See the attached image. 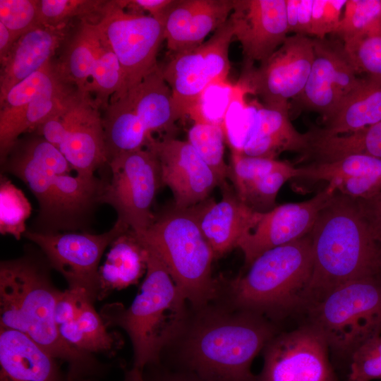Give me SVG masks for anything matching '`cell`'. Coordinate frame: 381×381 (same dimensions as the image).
I'll use <instances>...</instances> for the list:
<instances>
[{"label":"cell","instance_id":"6da1fadb","mask_svg":"<svg viewBox=\"0 0 381 381\" xmlns=\"http://www.w3.org/2000/svg\"><path fill=\"white\" fill-rule=\"evenodd\" d=\"M193 309L174 342L181 370L205 381H257L251 365L279 333L275 323L229 304Z\"/></svg>","mask_w":381,"mask_h":381},{"label":"cell","instance_id":"7a4b0ae2","mask_svg":"<svg viewBox=\"0 0 381 381\" xmlns=\"http://www.w3.org/2000/svg\"><path fill=\"white\" fill-rule=\"evenodd\" d=\"M310 234L313 269L301 312L341 284L381 277V229L359 199L336 191Z\"/></svg>","mask_w":381,"mask_h":381},{"label":"cell","instance_id":"3957f363","mask_svg":"<svg viewBox=\"0 0 381 381\" xmlns=\"http://www.w3.org/2000/svg\"><path fill=\"white\" fill-rule=\"evenodd\" d=\"M1 163L37 199L38 232L77 230L99 204L103 179L73 174L58 148L36 133L19 138Z\"/></svg>","mask_w":381,"mask_h":381},{"label":"cell","instance_id":"277c9868","mask_svg":"<svg viewBox=\"0 0 381 381\" xmlns=\"http://www.w3.org/2000/svg\"><path fill=\"white\" fill-rule=\"evenodd\" d=\"M61 291L31 260L20 258L1 262L0 324L20 332L69 365V381L88 375L95 368L92 355L68 345L61 337L54 318Z\"/></svg>","mask_w":381,"mask_h":381},{"label":"cell","instance_id":"5b68a950","mask_svg":"<svg viewBox=\"0 0 381 381\" xmlns=\"http://www.w3.org/2000/svg\"><path fill=\"white\" fill-rule=\"evenodd\" d=\"M146 248L147 271L140 293L127 308L114 303L100 310L107 327H119L128 334L133 367L142 370L159 364L162 351L180 336L189 315L184 295L160 259Z\"/></svg>","mask_w":381,"mask_h":381},{"label":"cell","instance_id":"8992f818","mask_svg":"<svg viewBox=\"0 0 381 381\" xmlns=\"http://www.w3.org/2000/svg\"><path fill=\"white\" fill-rule=\"evenodd\" d=\"M229 286V304L270 321L301 312L313 269L311 234L270 249Z\"/></svg>","mask_w":381,"mask_h":381},{"label":"cell","instance_id":"52a82bcc","mask_svg":"<svg viewBox=\"0 0 381 381\" xmlns=\"http://www.w3.org/2000/svg\"><path fill=\"white\" fill-rule=\"evenodd\" d=\"M195 206L174 207L155 216L137 236L160 259L187 302L198 308L216 298L219 290L212 274L214 254L199 226Z\"/></svg>","mask_w":381,"mask_h":381},{"label":"cell","instance_id":"ba28073f","mask_svg":"<svg viewBox=\"0 0 381 381\" xmlns=\"http://www.w3.org/2000/svg\"><path fill=\"white\" fill-rule=\"evenodd\" d=\"M306 323L341 358L370 339L381 335V277H365L340 285L305 312Z\"/></svg>","mask_w":381,"mask_h":381},{"label":"cell","instance_id":"9c48e42d","mask_svg":"<svg viewBox=\"0 0 381 381\" xmlns=\"http://www.w3.org/2000/svg\"><path fill=\"white\" fill-rule=\"evenodd\" d=\"M60 49L54 61L60 78L80 91L93 93L102 110L112 95L123 90L119 60L96 21L80 19Z\"/></svg>","mask_w":381,"mask_h":381},{"label":"cell","instance_id":"30bf717a","mask_svg":"<svg viewBox=\"0 0 381 381\" xmlns=\"http://www.w3.org/2000/svg\"><path fill=\"white\" fill-rule=\"evenodd\" d=\"M32 132L56 147L79 175L93 176L107 166L101 109L87 92L77 89L56 114Z\"/></svg>","mask_w":381,"mask_h":381},{"label":"cell","instance_id":"8fae6325","mask_svg":"<svg viewBox=\"0 0 381 381\" xmlns=\"http://www.w3.org/2000/svg\"><path fill=\"white\" fill-rule=\"evenodd\" d=\"M107 167L110 178L103 179L99 204L111 206L116 220L140 235L155 217L151 208L162 186L159 159L147 147L119 155L108 162Z\"/></svg>","mask_w":381,"mask_h":381},{"label":"cell","instance_id":"7c38bea8","mask_svg":"<svg viewBox=\"0 0 381 381\" xmlns=\"http://www.w3.org/2000/svg\"><path fill=\"white\" fill-rule=\"evenodd\" d=\"M97 18V24L121 68L123 91L140 83L159 66L157 56L165 40L164 22L150 15L128 12L117 0L105 1Z\"/></svg>","mask_w":381,"mask_h":381},{"label":"cell","instance_id":"4fadbf2b","mask_svg":"<svg viewBox=\"0 0 381 381\" xmlns=\"http://www.w3.org/2000/svg\"><path fill=\"white\" fill-rule=\"evenodd\" d=\"M229 19L205 42L173 55L162 68L172 93L176 121L188 116L203 90L212 83L227 80L229 46L234 39Z\"/></svg>","mask_w":381,"mask_h":381},{"label":"cell","instance_id":"5bb4252c","mask_svg":"<svg viewBox=\"0 0 381 381\" xmlns=\"http://www.w3.org/2000/svg\"><path fill=\"white\" fill-rule=\"evenodd\" d=\"M130 228L116 220L107 231L38 232L28 230L23 236L37 245L49 265L63 275L68 289L87 294L94 302L99 294V263L106 248Z\"/></svg>","mask_w":381,"mask_h":381},{"label":"cell","instance_id":"9a60e30c","mask_svg":"<svg viewBox=\"0 0 381 381\" xmlns=\"http://www.w3.org/2000/svg\"><path fill=\"white\" fill-rule=\"evenodd\" d=\"M314 59L313 38L294 35L258 68L243 69L237 82L263 106L289 110V99L303 90Z\"/></svg>","mask_w":381,"mask_h":381},{"label":"cell","instance_id":"2e32d148","mask_svg":"<svg viewBox=\"0 0 381 381\" xmlns=\"http://www.w3.org/2000/svg\"><path fill=\"white\" fill-rule=\"evenodd\" d=\"M322 336L305 323L278 333L265 346L257 381H339Z\"/></svg>","mask_w":381,"mask_h":381},{"label":"cell","instance_id":"e0dca14e","mask_svg":"<svg viewBox=\"0 0 381 381\" xmlns=\"http://www.w3.org/2000/svg\"><path fill=\"white\" fill-rule=\"evenodd\" d=\"M314 59L306 83L294 99L300 109L317 112L327 119L360 84L361 78L339 40L313 37Z\"/></svg>","mask_w":381,"mask_h":381},{"label":"cell","instance_id":"ac0fdd59","mask_svg":"<svg viewBox=\"0 0 381 381\" xmlns=\"http://www.w3.org/2000/svg\"><path fill=\"white\" fill-rule=\"evenodd\" d=\"M335 193L327 185L307 200L277 205L267 212H255L252 226L238 244L246 266L263 253L309 234L320 212Z\"/></svg>","mask_w":381,"mask_h":381},{"label":"cell","instance_id":"d6986e66","mask_svg":"<svg viewBox=\"0 0 381 381\" xmlns=\"http://www.w3.org/2000/svg\"><path fill=\"white\" fill-rule=\"evenodd\" d=\"M147 147L159 159L162 186L172 192L175 207L189 208L205 201L222 183L187 140L154 138Z\"/></svg>","mask_w":381,"mask_h":381},{"label":"cell","instance_id":"ffe728a7","mask_svg":"<svg viewBox=\"0 0 381 381\" xmlns=\"http://www.w3.org/2000/svg\"><path fill=\"white\" fill-rule=\"evenodd\" d=\"M229 19L242 47L243 69L265 61L288 37L286 0H234Z\"/></svg>","mask_w":381,"mask_h":381},{"label":"cell","instance_id":"44dd1931","mask_svg":"<svg viewBox=\"0 0 381 381\" xmlns=\"http://www.w3.org/2000/svg\"><path fill=\"white\" fill-rule=\"evenodd\" d=\"M111 101L136 126L152 136L174 137L177 121L171 90L158 66L140 83L116 93Z\"/></svg>","mask_w":381,"mask_h":381},{"label":"cell","instance_id":"7402d4cb","mask_svg":"<svg viewBox=\"0 0 381 381\" xmlns=\"http://www.w3.org/2000/svg\"><path fill=\"white\" fill-rule=\"evenodd\" d=\"M234 0H176L164 24V39L174 54L203 43L229 19Z\"/></svg>","mask_w":381,"mask_h":381},{"label":"cell","instance_id":"603a6c76","mask_svg":"<svg viewBox=\"0 0 381 381\" xmlns=\"http://www.w3.org/2000/svg\"><path fill=\"white\" fill-rule=\"evenodd\" d=\"M219 187L222 199L218 202L207 198L195 206L199 226L214 258L238 248L240 239L252 226L255 212L241 200L226 180Z\"/></svg>","mask_w":381,"mask_h":381},{"label":"cell","instance_id":"cb8c5ba5","mask_svg":"<svg viewBox=\"0 0 381 381\" xmlns=\"http://www.w3.org/2000/svg\"><path fill=\"white\" fill-rule=\"evenodd\" d=\"M296 179L325 181L337 192L355 199H368L381 192V159L351 155L327 162L298 167Z\"/></svg>","mask_w":381,"mask_h":381},{"label":"cell","instance_id":"d4e9b609","mask_svg":"<svg viewBox=\"0 0 381 381\" xmlns=\"http://www.w3.org/2000/svg\"><path fill=\"white\" fill-rule=\"evenodd\" d=\"M66 27L39 25L20 37L1 63L0 102L16 85L53 59L68 33Z\"/></svg>","mask_w":381,"mask_h":381},{"label":"cell","instance_id":"484cf974","mask_svg":"<svg viewBox=\"0 0 381 381\" xmlns=\"http://www.w3.org/2000/svg\"><path fill=\"white\" fill-rule=\"evenodd\" d=\"M56 360L26 334L0 327V381H60Z\"/></svg>","mask_w":381,"mask_h":381},{"label":"cell","instance_id":"4316f807","mask_svg":"<svg viewBox=\"0 0 381 381\" xmlns=\"http://www.w3.org/2000/svg\"><path fill=\"white\" fill-rule=\"evenodd\" d=\"M308 133H301L292 125L289 110L256 106L254 121L242 154L276 159L284 151L303 155L309 146Z\"/></svg>","mask_w":381,"mask_h":381},{"label":"cell","instance_id":"83f0119b","mask_svg":"<svg viewBox=\"0 0 381 381\" xmlns=\"http://www.w3.org/2000/svg\"><path fill=\"white\" fill-rule=\"evenodd\" d=\"M109 246L99 269V300L112 291L137 284L147 271V249L132 229L117 236Z\"/></svg>","mask_w":381,"mask_h":381},{"label":"cell","instance_id":"f1b7e54d","mask_svg":"<svg viewBox=\"0 0 381 381\" xmlns=\"http://www.w3.org/2000/svg\"><path fill=\"white\" fill-rule=\"evenodd\" d=\"M77 90L60 78L21 109L0 116V157L4 160L20 135L56 114Z\"/></svg>","mask_w":381,"mask_h":381},{"label":"cell","instance_id":"f546056e","mask_svg":"<svg viewBox=\"0 0 381 381\" xmlns=\"http://www.w3.org/2000/svg\"><path fill=\"white\" fill-rule=\"evenodd\" d=\"M381 121V78H361L320 131L327 135L353 133Z\"/></svg>","mask_w":381,"mask_h":381},{"label":"cell","instance_id":"4dcf8cb0","mask_svg":"<svg viewBox=\"0 0 381 381\" xmlns=\"http://www.w3.org/2000/svg\"><path fill=\"white\" fill-rule=\"evenodd\" d=\"M308 132L309 146L303 159L311 162H332L351 155L381 159V121L348 134L327 135L319 128Z\"/></svg>","mask_w":381,"mask_h":381},{"label":"cell","instance_id":"1f68e13d","mask_svg":"<svg viewBox=\"0 0 381 381\" xmlns=\"http://www.w3.org/2000/svg\"><path fill=\"white\" fill-rule=\"evenodd\" d=\"M93 303L86 298L77 318L59 326V333L68 345L84 353L112 354L121 348L122 340L116 333L107 330Z\"/></svg>","mask_w":381,"mask_h":381},{"label":"cell","instance_id":"d6a6232c","mask_svg":"<svg viewBox=\"0 0 381 381\" xmlns=\"http://www.w3.org/2000/svg\"><path fill=\"white\" fill-rule=\"evenodd\" d=\"M381 31V0H346L333 37L342 43Z\"/></svg>","mask_w":381,"mask_h":381},{"label":"cell","instance_id":"836d02e7","mask_svg":"<svg viewBox=\"0 0 381 381\" xmlns=\"http://www.w3.org/2000/svg\"><path fill=\"white\" fill-rule=\"evenodd\" d=\"M187 141L221 183L229 177L231 168L224 161L226 138L222 126L194 122L188 131Z\"/></svg>","mask_w":381,"mask_h":381},{"label":"cell","instance_id":"e575fe53","mask_svg":"<svg viewBox=\"0 0 381 381\" xmlns=\"http://www.w3.org/2000/svg\"><path fill=\"white\" fill-rule=\"evenodd\" d=\"M298 174V168L286 162L281 168L259 178L236 193L252 210L267 212L277 206L276 198L284 183Z\"/></svg>","mask_w":381,"mask_h":381},{"label":"cell","instance_id":"d590c367","mask_svg":"<svg viewBox=\"0 0 381 381\" xmlns=\"http://www.w3.org/2000/svg\"><path fill=\"white\" fill-rule=\"evenodd\" d=\"M32 205L23 191L7 177L0 178V233L20 240L26 229Z\"/></svg>","mask_w":381,"mask_h":381},{"label":"cell","instance_id":"8d00e7d4","mask_svg":"<svg viewBox=\"0 0 381 381\" xmlns=\"http://www.w3.org/2000/svg\"><path fill=\"white\" fill-rule=\"evenodd\" d=\"M53 59L13 86L0 102V116L16 112L60 79Z\"/></svg>","mask_w":381,"mask_h":381},{"label":"cell","instance_id":"74e56055","mask_svg":"<svg viewBox=\"0 0 381 381\" xmlns=\"http://www.w3.org/2000/svg\"><path fill=\"white\" fill-rule=\"evenodd\" d=\"M235 91L228 80L210 83L201 93L188 116L193 122L210 123L223 128Z\"/></svg>","mask_w":381,"mask_h":381},{"label":"cell","instance_id":"f35d334b","mask_svg":"<svg viewBox=\"0 0 381 381\" xmlns=\"http://www.w3.org/2000/svg\"><path fill=\"white\" fill-rule=\"evenodd\" d=\"M105 1L39 0L40 23L51 27H66L74 18L97 16Z\"/></svg>","mask_w":381,"mask_h":381},{"label":"cell","instance_id":"ab89813d","mask_svg":"<svg viewBox=\"0 0 381 381\" xmlns=\"http://www.w3.org/2000/svg\"><path fill=\"white\" fill-rule=\"evenodd\" d=\"M358 74L381 78V31L343 43Z\"/></svg>","mask_w":381,"mask_h":381},{"label":"cell","instance_id":"60d3db41","mask_svg":"<svg viewBox=\"0 0 381 381\" xmlns=\"http://www.w3.org/2000/svg\"><path fill=\"white\" fill-rule=\"evenodd\" d=\"M0 23L18 40L42 25L39 0H0Z\"/></svg>","mask_w":381,"mask_h":381},{"label":"cell","instance_id":"b9f144b4","mask_svg":"<svg viewBox=\"0 0 381 381\" xmlns=\"http://www.w3.org/2000/svg\"><path fill=\"white\" fill-rule=\"evenodd\" d=\"M229 179L238 193L259 178L283 167L286 162L231 153Z\"/></svg>","mask_w":381,"mask_h":381},{"label":"cell","instance_id":"7bdbcfd3","mask_svg":"<svg viewBox=\"0 0 381 381\" xmlns=\"http://www.w3.org/2000/svg\"><path fill=\"white\" fill-rule=\"evenodd\" d=\"M346 381L381 380V335L368 339L349 359Z\"/></svg>","mask_w":381,"mask_h":381},{"label":"cell","instance_id":"ee69618b","mask_svg":"<svg viewBox=\"0 0 381 381\" xmlns=\"http://www.w3.org/2000/svg\"><path fill=\"white\" fill-rule=\"evenodd\" d=\"M346 0H313L311 35L324 39L337 28Z\"/></svg>","mask_w":381,"mask_h":381},{"label":"cell","instance_id":"f6af8a7d","mask_svg":"<svg viewBox=\"0 0 381 381\" xmlns=\"http://www.w3.org/2000/svg\"><path fill=\"white\" fill-rule=\"evenodd\" d=\"M313 0H286L288 32L311 35Z\"/></svg>","mask_w":381,"mask_h":381},{"label":"cell","instance_id":"bcb514c9","mask_svg":"<svg viewBox=\"0 0 381 381\" xmlns=\"http://www.w3.org/2000/svg\"><path fill=\"white\" fill-rule=\"evenodd\" d=\"M86 298L91 300L85 292L80 290L68 289L61 291L54 308V318L58 327L77 318Z\"/></svg>","mask_w":381,"mask_h":381},{"label":"cell","instance_id":"7dc6e473","mask_svg":"<svg viewBox=\"0 0 381 381\" xmlns=\"http://www.w3.org/2000/svg\"><path fill=\"white\" fill-rule=\"evenodd\" d=\"M126 11L145 14L164 22L165 18L176 0H117Z\"/></svg>","mask_w":381,"mask_h":381},{"label":"cell","instance_id":"c3c4849f","mask_svg":"<svg viewBox=\"0 0 381 381\" xmlns=\"http://www.w3.org/2000/svg\"><path fill=\"white\" fill-rule=\"evenodd\" d=\"M148 381H205L198 376L183 370L167 371L159 368L154 369Z\"/></svg>","mask_w":381,"mask_h":381},{"label":"cell","instance_id":"681fc988","mask_svg":"<svg viewBox=\"0 0 381 381\" xmlns=\"http://www.w3.org/2000/svg\"><path fill=\"white\" fill-rule=\"evenodd\" d=\"M360 200L367 213L381 229V192L368 199Z\"/></svg>","mask_w":381,"mask_h":381},{"label":"cell","instance_id":"f907efd6","mask_svg":"<svg viewBox=\"0 0 381 381\" xmlns=\"http://www.w3.org/2000/svg\"><path fill=\"white\" fill-rule=\"evenodd\" d=\"M16 39L9 30L0 23V62L2 63L7 57Z\"/></svg>","mask_w":381,"mask_h":381},{"label":"cell","instance_id":"816d5d0a","mask_svg":"<svg viewBox=\"0 0 381 381\" xmlns=\"http://www.w3.org/2000/svg\"><path fill=\"white\" fill-rule=\"evenodd\" d=\"M123 381H145L143 370L133 366L125 372Z\"/></svg>","mask_w":381,"mask_h":381}]
</instances>
